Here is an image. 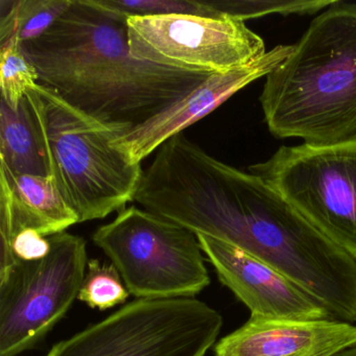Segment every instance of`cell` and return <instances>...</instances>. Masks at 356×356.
<instances>
[{
    "mask_svg": "<svg viewBox=\"0 0 356 356\" xmlns=\"http://www.w3.org/2000/svg\"><path fill=\"white\" fill-rule=\"evenodd\" d=\"M134 202L239 248L316 298L334 320L356 322V260L261 179L218 161L182 133L158 149Z\"/></svg>",
    "mask_w": 356,
    "mask_h": 356,
    "instance_id": "cell-1",
    "label": "cell"
},
{
    "mask_svg": "<svg viewBox=\"0 0 356 356\" xmlns=\"http://www.w3.org/2000/svg\"><path fill=\"white\" fill-rule=\"evenodd\" d=\"M127 20L90 0H74L42 36L22 44L38 72L39 85L99 122L134 128L211 74L133 57Z\"/></svg>",
    "mask_w": 356,
    "mask_h": 356,
    "instance_id": "cell-2",
    "label": "cell"
},
{
    "mask_svg": "<svg viewBox=\"0 0 356 356\" xmlns=\"http://www.w3.org/2000/svg\"><path fill=\"white\" fill-rule=\"evenodd\" d=\"M259 102L277 138L314 147L356 138V3L337 0L312 20L266 76Z\"/></svg>",
    "mask_w": 356,
    "mask_h": 356,
    "instance_id": "cell-3",
    "label": "cell"
},
{
    "mask_svg": "<svg viewBox=\"0 0 356 356\" xmlns=\"http://www.w3.org/2000/svg\"><path fill=\"white\" fill-rule=\"evenodd\" d=\"M26 97L44 139L49 176L79 222L103 220L134 202L143 168L113 145L132 127L99 122L39 84Z\"/></svg>",
    "mask_w": 356,
    "mask_h": 356,
    "instance_id": "cell-4",
    "label": "cell"
},
{
    "mask_svg": "<svg viewBox=\"0 0 356 356\" xmlns=\"http://www.w3.org/2000/svg\"><path fill=\"white\" fill-rule=\"evenodd\" d=\"M92 241L136 299L195 298L209 285L197 235L153 212L124 208Z\"/></svg>",
    "mask_w": 356,
    "mask_h": 356,
    "instance_id": "cell-5",
    "label": "cell"
},
{
    "mask_svg": "<svg viewBox=\"0 0 356 356\" xmlns=\"http://www.w3.org/2000/svg\"><path fill=\"white\" fill-rule=\"evenodd\" d=\"M222 326L220 312L195 298L136 299L45 356H205Z\"/></svg>",
    "mask_w": 356,
    "mask_h": 356,
    "instance_id": "cell-6",
    "label": "cell"
},
{
    "mask_svg": "<svg viewBox=\"0 0 356 356\" xmlns=\"http://www.w3.org/2000/svg\"><path fill=\"white\" fill-rule=\"evenodd\" d=\"M248 170L356 260V138L323 147L283 145Z\"/></svg>",
    "mask_w": 356,
    "mask_h": 356,
    "instance_id": "cell-7",
    "label": "cell"
},
{
    "mask_svg": "<svg viewBox=\"0 0 356 356\" xmlns=\"http://www.w3.org/2000/svg\"><path fill=\"white\" fill-rule=\"evenodd\" d=\"M51 252L19 261L0 277V356H18L44 341L78 299L87 243L68 232L49 236Z\"/></svg>",
    "mask_w": 356,
    "mask_h": 356,
    "instance_id": "cell-8",
    "label": "cell"
},
{
    "mask_svg": "<svg viewBox=\"0 0 356 356\" xmlns=\"http://www.w3.org/2000/svg\"><path fill=\"white\" fill-rule=\"evenodd\" d=\"M127 26L133 57L185 72H230L266 54L261 37L225 14L131 17Z\"/></svg>",
    "mask_w": 356,
    "mask_h": 356,
    "instance_id": "cell-9",
    "label": "cell"
},
{
    "mask_svg": "<svg viewBox=\"0 0 356 356\" xmlns=\"http://www.w3.org/2000/svg\"><path fill=\"white\" fill-rule=\"evenodd\" d=\"M197 236L220 282L249 308L251 316L283 320L333 318L316 298L261 260L220 239Z\"/></svg>",
    "mask_w": 356,
    "mask_h": 356,
    "instance_id": "cell-10",
    "label": "cell"
},
{
    "mask_svg": "<svg viewBox=\"0 0 356 356\" xmlns=\"http://www.w3.org/2000/svg\"><path fill=\"white\" fill-rule=\"evenodd\" d=\"M293 51V45H277L259 59L227 72H214L197 89L147 122L131 129L113 143L131 163L141 161L166 141L181 134L254 81L266 76Z\"/></svg>",
    "mask_w": 356,
    "mask_h": 356,
    "instance_id": "cell-11",
    "label": "cell"
},
{
    "mask_svg": "<svg viewBox=\"0 0 356 356\" xmlns=\"http://www.w3.org/2000/svg\"><path fill=\"white\" fill-rule=\"evenodd\" d=\"M356 341L352 323L251 316L222 337L214 356H329Z\"/></svg>",
    "mask_w": 356,
    "mask_h": 356,
    "instance_id": "cell-12",
    "label": "cell"
},
{
    "mask_svg": "<svg viewBox=\"0 0 356 356\" xmlns=\"http://www.w3.org/2000/svg\"><path fill=\"white\" fill-rule=\"evenodd\" d=\"M79 218L62 197L51 176L12 174L0 166V270L15 266L13 235L34 229L43 236L65 232Z\"/></svg>",
    "mask_w": 356,
    "mask_h": 356,
    "instance_id": "cell-13",
    "label": "cell"
},
{
    "mask_svg": "<svg viewBox=\"0 0 356 356\" xmlns=\"http://www.w3.org/2000/svg\"><path fill=\"white\" fill-rule=\"evenodd\" d=\"M0 166L15 175L49 176L44 139L26 97L17 111L0 104Z\"/></svg>",
    "mask_w": 356,
    "mask_h": 356,
    "instance_id": "cell-14",
    "label": "cell"
},
{
    "mask_svg": "<svg viewBox=\"0 0 356 356\" xmlns=\"http://www.w3.org/2000/svg\"><path fill=\"white\" fill-rule=\"evenodd\" d=\"M74 0H0V45L42 36Z\"/></svg>",
    "mask_w": 356,
    "mask_h": 356,
    "instance_id": "cell-15",
    "label": "cell"
},
{
    "mask_svg": "<svg viewBox=\"0 0 356 356\" xmlns=\"http://www.w3.org/2000/svg\"><path fill=\"white\" fill-rule=\"evenodd\" d=\"M0 60L1 101L17 111L24 97L38 86V72L26 57L22 43L14 39L0 45Z\"/></svg>",
    "mask_w": 356,
    "mask_h": 356,
    "instance_id": "cell-16",
    "label": "cell"
},
{
    "mask_svg": "<svg viewBox=\"0 0 356 356\" xmlns=\"http://www.w3.org/2000/svg\"><path fill=\"white\" fill-rule=\"evenodd\" d=\"M337 0H228L207 1L214 11L245 22L272 14L314 15L335 3Z\"/></svg>",
    "mask_w": 356,
    "mask_h": 356,
    "instance_id": "cell-17",
    "label": "cell"
},
{
    "mask_svg": "<svg viewBox=\"0 0 356 356\" xmlns=\"http://www.w3.org/2000/svg\"><path fill=\"white\" fill-rule=\"evenodd\" d=\"M78 299L91 308L107 310L126 303L130 291L113 264H102L99 259L88 260Z\"/></svg>",
    "mask_w": 356,
    "mask_h": 356,
    "instance_id": "cell-18",
    "label": "cell"
},
{
    "mask_svg": "<svg viewBox=\"0 0 356 356\" xmlns=\"http://www.w3.org/2000/svg\"><path fill=\"white\" fill-rule=\"evenodd\" d=\"M90 3L126 19L165 15H220L210 8L207 1L195 0H90Z\"/></svg>",
    "mask_w": 356,
    "mask_h": 356,
    "instance_id": "cell-19",
    "label": "cell"
},
{
    "mask_svg": "<svg viewBox=\"0 0 356 356\" xmlns=\"http://www.w3.org/2000/svg\"><path fill=\"white\" fill-rule=\"evenodd\" d=\"M49 236H43L34 229H22L13 235L11 251L16 261H37L43 259L51 252Z\"/></svg>",
    "mask_w": 356,
    "mask_h": 356,
    "instance_id": "cell-20",
    "label": "cell"
},
{
    "mask_svg": "<svg viewBox=\"0 0 356 356\" xmlns=\"http://www.w3.org/2000/svg\"><path fill=\"white\" fill-rule=\"evenodd\" d=\"M329 356H356V341L341 349L337 350Z\"/></svg>",
    "mask_w": 356,
    "mask_h": 356,
    "instance_id": "cell-21",
    "label": "cell"
}]
</instances>
